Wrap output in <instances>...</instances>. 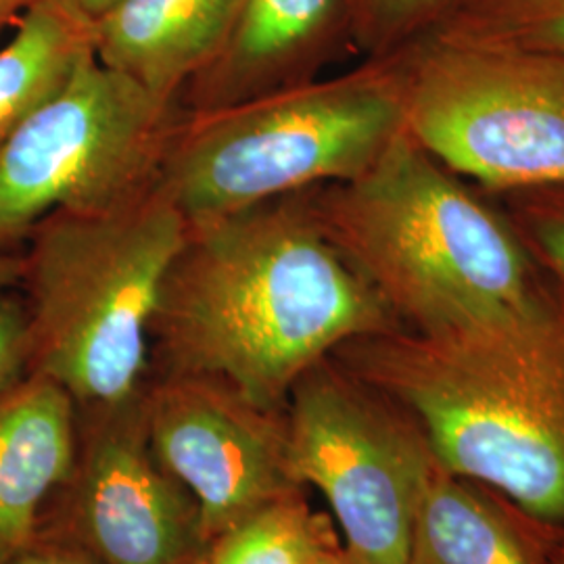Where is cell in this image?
Masks as SVG:
<instances>
[{
    "mask_svg": "<svg viewBox=\"0 0 564 564\" xmlns=\"http://www.w3.org/2000/svg\"><path fill=\"white\" fill-rule=\"evenodd\" d=\"M88 21H97L111 11L121 0H67Z\"/></svg>",
    "mask_w": 564,
    "mask_h": 564,
    "instance_id": "23",
    "label": "cell"
},
{
    "mask_svg": "<svg viewBox=\"0 0 564 564\" xmlns=\"http://www.w3.org/2000/svg\"><path fill=\"white\" fill-rule=\"evenodd\" d=\"M489 197L514 226L547 282L564 297V184Z\"/></svg>",
    "mask_w": 564,
    "mask_h": 564,
    "instance_id": "19",
    "label": "cell"
},
{
    "mask_svg": "<svg viewBox=\"0 0 564 564\" xmlns=\"http://www.w3.org/2000/svg\"><path fill=\"white\" fill-rule=\"evenodd\" d=\"M402 328L307 191L188 223L151 323V375L216 377L268 410L345 343Z\"/></svg>",
    "mask_w": 564,
    "mask_h": 564,
    "instance_id": "1",
    "label": "cell"
},
{
    "mask_svg": "<svg viewBox=\"0 0 564 564\" xmlns=\"http://www.w3.org/2000/svg\"><path fill=\"white\" fill-rule=\"evenodd\" d=\"M307 199L326 237L405 330L498 316L545 284L498 203L405 128L360 176L312 188Z\"/></svg>",
    "mask_w": 564,
    "mask_h": 564,
    "instance_id": "3",
    "label": "cell"
},
{
    "mask_svg": "<svg viewBox=\"0 0 564 564\" xmlns=\"http://www.w3.org/2000/svg\"><path fill=\"white\" fill-rule=\"evenodd\" d=\"M21 279V251H0V295L15 291Z\"/></svg>",
    "mask_w": 564,
    "mask_h": 564,
    "instance_id": "22",
    "label": "cell"
},
{
    "mask_svg": "<svg viewBox=\"0 0 564 564\" xmlns=\"http://www.w3.org/2000/svg\"><path fill=\"white\" fill-rule=\"evenodd\" d=\"M90 55L93 21L67 0H41L21 15L0 48V149Z\"/></svg>",
    "mask_w": 564,
    "mask_h": 564,
    "instance_id": "15",
    "label": "cell"
},
{
    "mask_svg": "<svg viewBox=\"0 0 564 564\" xmlns=\"http://www.w3.org/2000/svg\"><path fill=\"white\" fill-rule=\"evenodd\" d=\"M286 464L330 506L358 564H403L414 512L437 460L423 429L335 358L314 364L286 400Z\"/></svg>",
    "mask_w": 564,
    "mask_h": 564,
    "instance_id": "8",
    "label": "cell"
},
{
    "mask_svg": "<svg viewBox=\"0 0 564 564\" xmlns=\"http://www.w3.org/2000/svg\"><path fill=\"white\" fill-rule=\"evenodd\" d=\"M550 564H564V527L556 529V533H554Z\"/></svg>",
    "mask_w": 564,
    "mask_h": 564,
    "instance_id": "26",
    "label": "cell"
},
{
    "mask_svg": "<svg viewBox=\"0 0 564 564\" xmlns=\"http://www.w3.org/2000/svg\"><path fill=\"white\" fill-rule=\"evenodd\" d=\"M554 533L437 464L416 506L403 564H550Z\"/></svg>",
    "mask_w": 564,
    "mask_h": 564,
    "instance_id": "14",
    "label": "cell"
},
{
    "mask_svg": "<svg viewBox=\"0 0 564 564\" xmlns=\"http://www.w3.org/2000/svg\"><path fill=\"white\" fill-rule=\"evenodd\" d=\"M403 128L485 195L564 184V69L505 46L429 32L383 55Z\"/></svg>",
    "mask_w": 564,
    "mask_h": 564,
    "instance_id": "6",
    "label": "cell"
},
{
    "mask_svg": "<svg viewBox=\"0 0 564 564\" xmlns=\"http://www.w3.org/2000/svg\"><path fill=\"white\" fill-rule=\"evenodd\" d=\"M460 0H343L345 34L362 59L383 57L437 30Z\"/></svg>",
    "mask_w": 564,
    "mask_h": 564,
    "instance_id": "18",
    "label": "cell"
},
{
    "mask_svg": "<svg viewBox=\"0 0 564 564\" xmlns=\"http://www.w3.org/2000/svg\"><path fill=\"white\" fill-rule=\"evenodd\" d=\"M39 2H41V0H0V30H2L4 25L18 23L21 15H23L30 7H34V4H39Z\"/></svg>",
    "mask_w": 564,
    "mask_h": 564,
    "instance_id": "24",
    "label": "cell"
},
{
    "mask_svg": "<svg viewBox=\"0 0 564 564\" xmlns=\"http://www.w3.org/2000/svg\"><path fill=\"white\" fill-rule=\"evenodd\" d=\"M341 538L303 489L279 498L216 535L203 564H312Z\"/></svg>",
    "mask_w": 564,
    "mask_h": 564,
    "instance_id": "16",
    "label": "cell"
},
{
    "mask_svg": "<svg viewBox=\"0 0 564 564\" xmlns=\"http://www.w3.org/2000/svg\"><path fill=\"white\" fill-rule=\"evenodd\" d=\"M433 32L517 48L564 69V0H460Z\"/></svg>",
    "mask_w": 564,
    "mask_h": 564,
    "instance_id": "17",
    "label": "cell"
},
{
    "mask_svg": "<svg viewBox=\"0 0 564 564\" xmlns=\"http://www.w3.org/2000/svg\"><path fill=\"white\" fill-rule=\"evenodd\" d=\"M188 220L160 186L99 212H55L21 249L25 375L44 377L76 412L141 398L151 323Z\"/></svg>",
    "mask_w": 564,
    "mask_h": 564,
    "instance_id": "4",
    "label": "cell"
},
{
    "mask_svg": "<svg viewBox=\"0 0 564 564\" xmlns=\"http://www.w3.org/2000/svg\"><path fill=\"white\" fill-rule=\"evenodd\" d=\"M330 358L400 403L447 473L564 527V297L547 279L505 314L368 335Z\"/></svg>",
    "mask_w": 564,
    "mask_h": 564,
    "instance_id": "2",
    "label": "cell"
},
{
    "mask_svg": "<svg viewBox=\"0 0 564 564\" xmlns=\"http://www.w3.org/2000/svg\"><path fill=\"white\" fill-rule=\"evenodd\" d=\"M74 447L76 408L59 384L23 375L0 391V563L36 538Z\"/></svg>",
    "mask_w": 564,
    "mask_h": 564,
    "instance_id": "13",
    "label": "cell"
},
{
    "mask_svg": "<svg viewBox=\"0 0 564 564\" xmlns=\"http://www.w3.org/2000/svg\"><path fill=\"white\" fill-rule=\"evenodd\" d=\"M245 0H121L93 21L95 57L163 101L212 65L230 41Z\"/></svg>",
    "mask_w": 564,
    "mask_h": 564,
    "instance_id": "12",
    "label": "cell"
},
{
    "mask_svg": "<svg viewBox=\"0 0 564 564\" xmlns=\"http://www.w3.org/2000/svg\"><path fill=\"white\" fill-rule=\"evenodd\" d=\"M343 48V0H245L223 53L182 90L191 113L214 111L323 76Z\"/></svg>",
    "mask_w": 564,
    "mask_h": 564,
    "instance_id": "11",
    "label": "cell"
},
{
    "mask_svg": "<svg viewBox=\"0 0 564 564\" xmlns=\"http://www.w3.org/2000/svg\"><path fill=\"white\" fill-rule=\"evenodd\" d=\"M144 393L76 412L74 458L42 508L36 535L76 545L99 564H203L209 540L202 510L149 445Z\"/></svg>",
    "mask_w": 564,
    "mask_h": 564,
    "instance_id": "9",
    "label": "cell"
},
{
    "mask_svg": "<svg viewBox=\"0 0 564 564\" xmlns=\"http://www.w3.org/2000/svg\"><path fill=\"white\" fill-rule=\"evenodd\" d=\"M28 362V312L20 289L0 295V391L20 381Z\"/></svg>",
    "mask_w": 564,
    "mask_h": 564,
    "instance_id": "20",
    "label": "cell"
},
{
    "mask_svg": "<svg viewBox=\"0 0 564 564\" xmlns=\"http://www.w3.org/2000/svg\"><path fill=\"white\" fill-rule=\"evenodd\" d=\"M403 130L389 57L214 111H184L158 186L188 223L360 176Z\"/></svg>",
    "mask_w": 564,
    "mask_h": 564,
    "instance_id": "5",
    "label": "cell"
},
{
    "mask_svg": "<svg viewBox=\"0 0 564 564\" xmlns=\"http://www.w3.org/2000/svg\"><path fill=\"white\" fill-rule=\"evenodd\" d=\"M312 564H358L354 558H351V554L345 550V545L343 542L339 544L330 545V547H326L323 554L314 561Z\"/></svg>",
    "mask_w": 564,
    "mask_h": 564,
    "instance_id": "25",
    "label": "cell"
},
{
    "mask_svg": "<svg viewBox=\"0 0 564 564\" xmlns=\"http://www.w3.org/2000/svg\"><path fill=\"white\" fill-rule=\"evenodd\" d=\"M0 564H99L95 563L80 547L36 535L28 545H23L20 552L9 556Z\"/></svg>",
    "mask_w": 564,
    "mask_h": 564,
    "instance_id": "21",
    "label": "cell"
},
{
    "mask_svg": "<svg viewBox=\"0 0 564 564\" xmlns=\"http://www.w3.org/2000/svg\"><path fill=\"white\" fill-rule=\"evenodd\" d=\"M182 116L181 102L86 57L0 149V251H21L55 212H99L158 186Z\"/></svg>",
    "mask_w": 564,
    "mask_h": 564,
    "instance_id": "7",
    "label": "cell"
},
{
    "mask_svg": "<svg viewBox=\"0 0 564 564\" xmlns=\"http://www.w3.org/2000/svg\"><path fill=\"white\" fill-rule=\"evenodd\" d=\"M149 445L197 500L212 542L251 512L303 487L286 464V412L247 400L216 377H149Z\"/></svg>",
    "mask_w": 564,
    "mask_h": 564,
    "instance_id": "10",
    "label": "cell"
}]
</instances>
